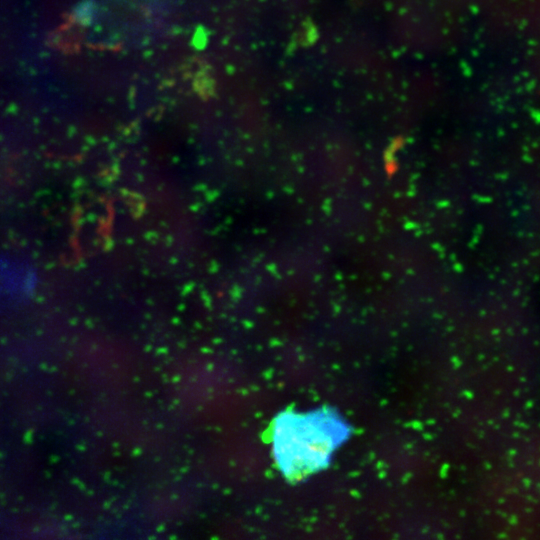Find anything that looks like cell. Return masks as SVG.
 <instances>
[{
	"mask_svg": "<svg viewBox=\"0 0 540 540\" xmlns=\"http://www.w3.org/2000/svg\"><path fill=\"white\" fill-rule=\"evenodd\" d=\"M350 433L348 422L331 408L283 411L271 430L275 463L290 481L302 480L326 468Z\"/></svg>",
	"mask_w": 540,
	"mask_h": 540,
	"instance_id": "obj_1",
	"label": "cell"
}]
</instances>
